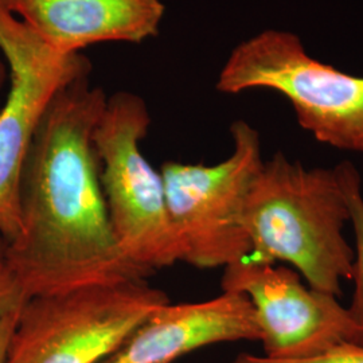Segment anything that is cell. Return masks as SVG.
<instances>
[{"instance_id":"5","label":"cell","mask_w":363,"mask_h":363,"mask_svg":"<svg viewBox=\"0 0 363 363\" xmlns=\"http://www.w3.org/2000/svg\"><path fill=\"white\" fill-rule=\"evenodd\" d=\"M232 154L217 164L163 163L179 261L199 269L226 268L250 253L244 226L247 194L264 163L259 130L245 120L230 127Z\"/></svg>"},{"instance_id":"1","label":"cell","mask_w":363,"mask_h":363,"mask_svg":"<svg viewBox=\"0 0 363 363\" xmlns=\"http://www.w3.org/2000/svg\"><path fill=\"white\" fill-rule=\"evenodd\" d=\"M108 96L89 76L58 91L39 123L21 177V229L7 256L28 298L147 280L117 244L100 183L93 130Z\"/></svg>"},{"instance_id":"8","label":"cell","mask_w":363,"mask_h":363,"mask_svg":"<svg viewBox=\"0 0 363 363\" xmlns=\"http://www.w3.org/2000/svg\"><path fill=\"white\" fill-rule=\"evenodd\" d=\"M220 288L250 300L262 355L268 358L304 359L354 342L347 307L337 296L304 284L291 267L245 257L223 268Z\"/></svg>"},{"instance_id":"2","label":"cell","mask_w":363,"mask_h":363,"mask_svg":"<svg viewBox=\"0 0 363 363\" xmlns=\"http://www.w3.org/2000/svg\"><path fill=\"white\" fill-rule=\"evenodd\" d=\"M350 210L339 167H306L283 152L264 160L247 194V259L288 264L313 289L339 296L355 252L345 234Z\"/></svg>"},{"instance_id":"14","label":"cell","mask_w":363,"mask_h":363,"mask_svg":"<svg viewBox=\"0 0 363 363\" xmlns=\"http://www.w3.org/2000/svg\"><path fill=\"white\" fill-rule=\"evenodd\" d=\"M19 312L0 318V363H6L7 359V352H9L15 325L18 322Z\"/></svg>"},{"instance_id":"3","label":"cell","mask_w":363,"mask_h":363,"mask_svg":"<svg viewBox=\"0 0 363 363\" xmlns=\"http://www.w3.org/2000/svg\"><path fill=\"white\" fill-rule=\"evenodd\" d=\"M216 88L223 94L276 91L315 140L363 154V76L313 58L292 31L267 28L237 45Z\"/></svg>"},{"instance_id":"7","label":"cell","mask_w":363,"mask_h":363,"mask_svg":"<svg viewBox=\"0 0 363 363\" xmlns=\"http://www.w3.org/2000/svg\"><path fill=\"white\" fill-rule=\"evenodd\" d=\"M0 52L7 60L10 91L0 108V235L13 241L21 229L19 189L28 148L54 96L91 74L82 54L54 52L0 6Z\"/></svg>"},{"instance_id":"4","label":"cell","mask_w":363,"mask_h":363,"mask_svg":"<svg viewBox=\"0 0 363 363\" xmlns=\"http://www.w3.org/2000/svg\"><path fill=\"white\" fill-rule=\"evenodd\" d=\"M151 115L130 91L108 97L93 130L100 183L117 244L125 259L151 276L179 262L162 174L142 152Z\"/></svg>"},{"instance_id":"13","label":"cell","mask_w":363,"mask_h":363,"mask_svg":"<svg viewBox=\"0 0 363 363\" xmlns=\"http://www.w3.org/2000/svg\"><path fill=\"white\" fill-rule=\"evenodd\" d=\"M232 363H363V346L347 342L304 359H272L265 355L241 352Z\"/></svg>"},{"instance_id":"12","label":"cell","mask_w":363,"mask_h":363,"mask_svg":"<svg viewBox=\"0 0 363 363\" xmlns=\"http://www.w3.org/2000/svg\"><path fill=\"white\" fill-rule=\"evenodd\" d=\"M28 300L7 256V241L0 235V318L19 312Z\"/></svg>"},{"instance_id":"9","label":"cell","mask_w":363,"mask_h":363,"mask_svg":"<svg viewBox=\"0 0 363 363\" xmlns=\"http://www.w3.org/2000/svg\"><path fill=\"white\" fill-rule=\"evenodd\" d=\"M259 339L250 300L222 292L205 301L159 307L99 363H174L208 346Z\"/></svg>"},{"instance_id":"10","label":"cell","mask_w":363,"mask_h":363,"mask_svg":"<svg viewBox=\"0 0 363 363\" xmlns=\"http://www.w3.org/2000/svg\"><path fill=\"white\" fill-rule=\"evenodd\" d=\"M0 6L64 55L97 43L152 38L166 10L162 0H0Z\"/></svg>"},{"instance_id":"6","label":"cell","mask_w":363,"mask_h":363,"mask_svg":"<svg viewBox=\"0 0 363 363\" xmlns=\"http://www.w3.org/2000/svg\"><path fill=\"white\" fill-rule=\"evenodd\" d=\"M167 303V294L145 280L30 298L19 312L6 363H99Z\"/></svg>"},{"instance_id":"11","label":"cell","mask_w":363,"mask_h":363,"mask_svg":"<svg viewBox=\"0 0 363 363\" xmlns=\"http://www.w3.org/2000/svg\"><path fill=\"white\" fill-rule=\"evenodd\" d=\"M343 191L350 210V225L354 232V294L347 311L354 325V342L363 346V190L362 178L351 162L337 164Z\"/></svg>"},{"instance_id":"15","label":"cell","mask_w":363,"mask_h":363,"mask_svg":"<svg viewBox=\"0 0 363 363\" xmlns=\"http://www.w3.org/2000/svg\"><path fill=\"white\" fill-rule=\"evenodd\" d=\"M9 67V66H7ZM7 67L4 65V62L0 60V89L3 88L4 85V81L7 78Z\"/></svg>"}]
</instances>
